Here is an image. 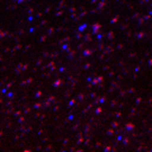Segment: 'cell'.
<instances>
[{
	"instance_id": "cell-2",
	"label": "cell",
	"mask_w": 152,
	"mask_h": 152,
	"mask_svg": "<svg viewBox=\"0 0 152 152\" xmlns=\"http://www.w3.org/2000/svg\"><path fill=\"white\" fill-rule=\"evenodd\" d=\"M141 36H143V33H140V34H139V35H137V37H139V38L141 37Z\"/></svg>"
},
{
	"instance_id": "cell-1",
	"label": "cell",
	"mask_w": 152,
	"mask_h": 152,
	"mask_svg": "<svg viewBox=\"0 0 152 152\" xmlns=\"http://www.w3.org/2000/svg\"><path fill=\"white\" fill-rule=\"evenodd\" d=\"M133 127H134V125H133V124H127V125H126V129H127L129 131H131Z\"/></svg>"
}]
</instances>
